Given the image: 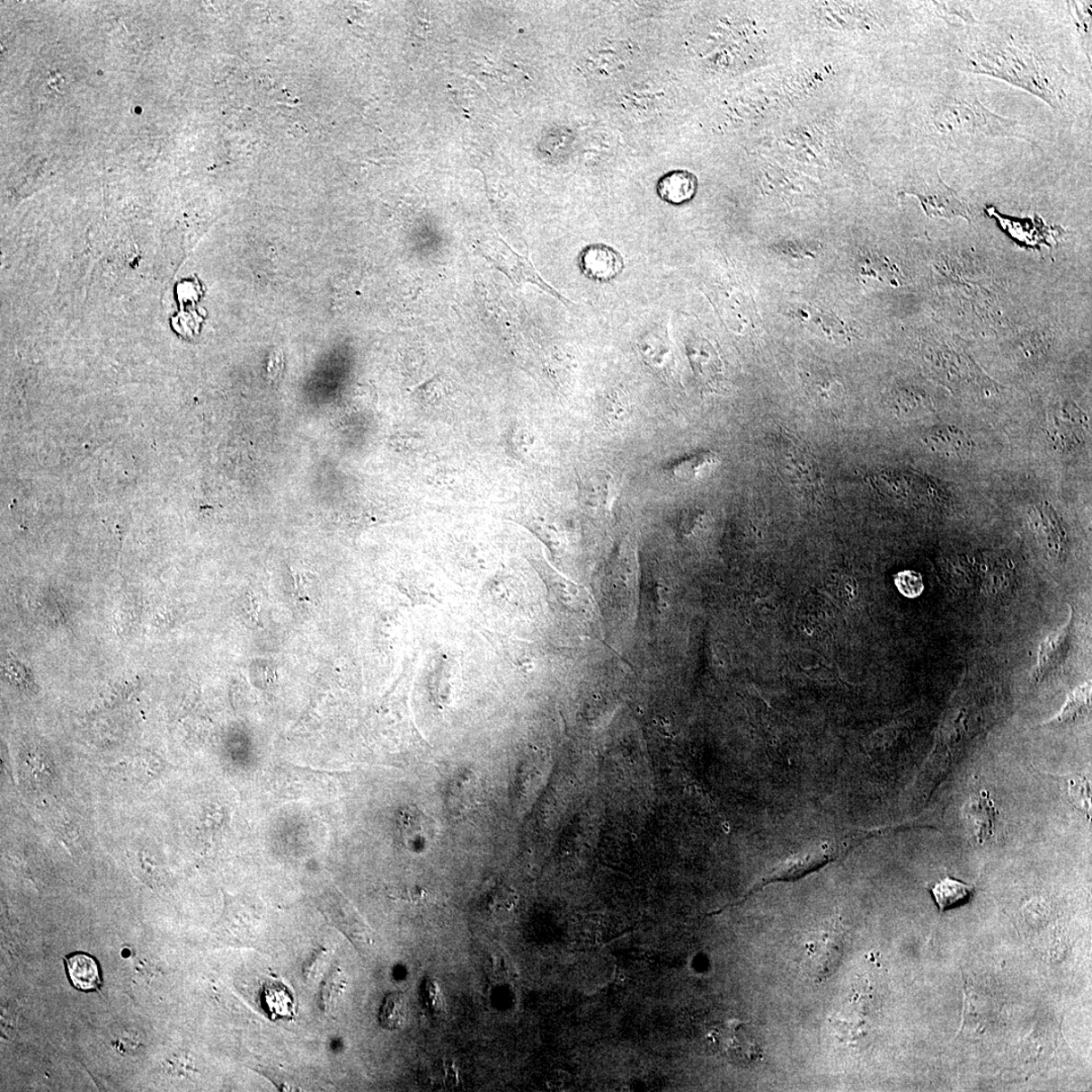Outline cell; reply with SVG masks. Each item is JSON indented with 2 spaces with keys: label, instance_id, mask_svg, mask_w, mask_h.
Segmentation results:
<instances>
[{
  "label": "cell",
  "instance_id": "27",
  "mask_svg": "<svg viewBox=\"0 0 1092 1092\" xmlns=\"http://www.w3.org/2000/svg\"><path fill=\"white\" fill-rule=\"evenodd\" d=\"M895 586L906 598H918L924 592V581L920 574L913 571L898 573L894 577Z\"/></svg>",
  "mask_w": 1092,
  "mask_h": 1092
},
{
  "label": "cell",
  "instance_id": "2",
  "mask_svg": "<svg viewBox=\"0 0 1092 1092\" xmlns=\"http://www.w3.org/2000/svg\"><path fill=\"white\" fill-rule=\"evenodd\" d=\"M922 127L934 149L952 153L976 150L986 142L1000 139L1034 143L1023 124L986 108L972 81L954 70L933 81Z\"/></svg>",
  "mask_w": 1092,
  "mask_h": 1092
},
{
  "label": "cell",
  "instance_id": "11",
  "mask_svg": "<svg viewBox=\"0 0 1092 1092\" xmlns=\"http://www.w3.org/2000/svg\"><path fill=\"white\" fill-rule=\"evenodd\" d=\"M925 441L933 451L950 457H966L974 448L973 441L965 432L951 426L933 429Z\"/></svg>",
  "mask_w": 1092,
  "mask_h": 1092
},
{
  "label": "cell",
  "instance_id": "13",
  "mask_svg": "<svg viewBox=\"0 0 1092 1092\" xmlns=\"http://www.w3.org/2000/svg\"><path fill=\"white\" fill-rule=\"evenodd\" d=\"M617 482L609 473H590L582 483V497L587 504L594 509H610L617 499Z\"/></svg>",
  "mask_w": 1092,
  "mask_h": 1092
},
{
  "label": "cell",
  "instance_id": "21",
  "mask_svg": "<svg viewBox=\"0 0 1092 1092\" xmlns=\"http://www.w3.org/2000/svg\"><path fill=\"white\" fill-rule=\"evenodd\" d=\"M1068 10L1071 15L1073 26L1076 34L1080 39L1082 51L1086 54L1087 58L1091 63V2H1068Z\"/></svg>",
  "mask_w": 1092,
  "mask_h": 1092
},
{
  "label": "cell",
  "instance_id": "26",
  "mask_svg": "<svg viewBox=\"0 0 1092 1092\" xmlns=\"http://www.w3.org/2000/svg\"><path fill=\"white\" fill-rule=\"evenodd\" d=\"M507 442L510 450L515 453L518 457L525 458L529 457L533 452L536 439H534V436L528 429L517 426L512 428L511 431L509 432Z\"/></svg>",
  "mask_w": 1092,
  "mask_h": 1092
},
{
  "label": "cell",
  "instance_id": "19",
  "mask_svg": "<svg viewBox=\"0 0 1092 1092\" xmlns=\"http://www.w3.org/2000/svg\"><path fill=\"white\" fill-rule=\"evenodd\" d=\"M936 902L941 912L968 901L972 887L946 877L932 888Z\"/></svg>",
  "mask_w": 1092,
  "mask_h": 1092
},
{
  "label": "cell",
  "instance_id": "3",
  "mask_svg": "<svg viewBox=\"0 0 1092 1092\" xmlns=\"http://www.w3.org/2000/svg\"><path fill=\"white\" fill-rule=\"evenodd\" d=\"M910 193L920 200L922 208L929 218L951 220V218L960 217L971 222L972 215H971L968 206L943 182L934 162Z\"/></svg>",
  "mask_w": 1092,
  "mask_h": 1092
},
{
  "label": "cell",
  "instance_id": "18",
  "mask_svg": "<svg viewBox=\"0 0 1092 1092\" xmlns=\"http://www.w3.org/2000/svg\"><path fill=\"white\" fill-rule=\"evenodd\" d=\"M717 459L710 453H702L677 461L670 465L668 471L675 479L679 481H693L706 475L715 466Z\"/></svg>",
  "mask_w": 1092,
  "mask_h": 1092
},
{
  "label": "cell",
  "instance_id": "20",
  "mask_svg": "<svg viewBox=\"0 0 1092 1092\" xmlns=\"http://www.w3.org/2000/svg\"><path fill=\"white\" fill-rule=\"evenodd\" d=\"M263 1007L275 1017L295 1016L294 999L286 986L280 983L265 984L262 991Z\"/></svg>",
  "mask_w": 1092,
  "mask_h": 1092
},
{
  "label": "cell",
  "instance_id": "1",
  "mask_svg": "<svg viewBox=\"0 0 1092 1092\" xmlns=\"http://www.w3.org/2000/svg\"><path fill=\"white\" fill-rule=\"evenodd\" d=\"M961 29L949 57L952 70L1021 88L1067 121L1078 119L1086 108V88L1066 67L1056 45L1007 21L977 19Z\"/></svg>",
  "mask_w": 1092,
  "mask_h": 1092
},
{
  "label": "cell",
  "instance_id": "4",
  "mask_svg": "<svg viewBox=\"0 0 1092 1092\" xmlns=\"http://www.w3.org/2000/svg\"><path fill=\"white\" fill-rule=\"evenodd\" d=\"M480 253L492 263L495 269L507 275L514 286L532 283L546 293L552 295L564 305L572 304L568 298L562 296L553 287H550L540 277L528 256L519 255L501 239L499 244L479 248Z\"/></svg>",
  "mask_w": 1092,
  "mask_h": 1092
},
{
  "label": "cell",
  "instance_id": "5",
  "mask_svg": "<svg viewBox=\"0 0 1092 1092\" xmlns=\"http://www.w3.org/2000/svg\"><path fill=\"white\" fill-rule=\"evenodd\" d=\"M1047 428L1050 440L1057 449L1071 451L1086 439L1088 418L1073 404H1064L1052 413Z\"/></svg>",
  "mask_w": 1092,
  "mask_h": 1092
},
{
  "label": "cell",
  "instance_id": "12",
  "mask_svg": "<svg viewBox=\"0 0 1092 1092\" xmlns=\"http://www.w3.org/2000/svg\"><path fill=\"white\" fill-rule=\"evenodd\" d=\"M639 351L644 361L658 372H668L674 366L673 350L666 331L655 330L646 332L639 340Z\"/></svg>",
  "mask_w": 1092,
  "mask_h": 1092
},
{
  "label": "cell",
  "instance_id": "9",
  "mask_svg": "<svg viewBox=\"0 0 1092 1092\" xmlns=\"http://www.w3.org/2000/svg\"><path fill=\"white\" fill-rule=\"evenodd\" d=\"M843 956V943L838 933H824L812 943L808 951V969L817 978H827L836 970Z\"/></svg>",
  "mask_w": 1092,
  "mask_h": 1092
},
{
  "label": "cell",
  "instance_id": "23",
  "mask_svg": "<svg viewBox=\"0 0 1092 1092\" xmlns=\"http://www.w3.org/2000/svg\"><path fill=\"white\" fill-rule=\"evenodd\" d=\"M687 354L696 374L702 378H711L718 374V363L710 346L698 342L687 344Z\"/></svg>",
  "mask_w": 1092,
  "mask_h": 1092
},
{
  "label": "cell",
  "instance_id": "10",
  "mask_svg": "<svg viewBox=\"0 0 1092 1092\" xmlns=\"http://www.w3.org/2000/svg\"><path fill=\"white\" fill-rule=\"evenodd\" d=\"M698 190V180L688 170L677 169L663 174L655 191L659 198L669 205L681 206L694 199Z\"/></svg>",
  "mask_w": 1092,
  "mask_h": 1092
},
{
  "label": "cell",
  "instance_id": "25",
  "mask_svg": "<svg viewBox=\"0 0 1092 1092\" xmlns=\"http://www.w3.org/2000/svg\"><path fill=\"white\" fill-rule=\"evenodd\" d=\"M1090 700V686L1084 685L1073 691L1065 707L1059 715L1058 722L1065 723L1079 717L1081 712L1088 707Z\"/></svg>",
  "mask_w": 1092,
  "mask_h": 1092
},
{
  "label": "cell",
  "instance_id": "22",
  "mask_svg": "<svg viewBox=\"0 0 1092 1092\" xmlns=\"http://www.w3.org/2000/svg\"><path fill=\"white\" fill-rule=\"evenodd\" d=\"M481 786L476 779L468 775L460 776L449 791L450 803L453 811L466 812L469 808L479 803Z\"/></svg>",
  "mask_w": 1092,
  "mask_h": 1092
},
{
  "label": "cell",
  "instance_id": "16",
  "mask_svg": "<svg viewBox=\"0 0 1092 1092\" xmlns=\"http://www.w3.org/2000/svg\"><path fill=\"white\" fill-rule=\"evenodd\" d=\"M406 995L400 992L388 994L378 1014V1021L388 1031L401 1030L407 1025L410 1008Z\"/></svg>",
  "mask_w": 1092,
  "mask_h": 1092
},
{
  "label": "cell",
  "instance_id": "15",
  "mask_svg": "<svg viewBox=\"0 0 1092 1092\" xmlns=\"http://www.w3.org/2000/svg\"><path fill=\"white\" fill-rule=\"evenodd\" d=\"M1070 625L1059 633L1051 635L1045 643L1041 645L1039 653V665L1037 671L1038 677L1047 674L1052 669L1058 666V662L1064 659L1068 646H1070Z\"/></svg>",
  "mask_w": 1092,
  "mask_h": 1092
},
{
  "label": "cell",
  "instance_id": "14",
  "mask_svg": "<svg viewBox=\"0 0 1092 1092\" xmlns=\"http://www.w3.org/2000/svg\"><path fill=\"white\" fill-rule=\"evenodd\" d=\"M1033 517L1037 519L1051 553L1062 555L1066 550L1065 531L1054 509L1047 503L1038 505L1034 509Z\"/></svg>",
  "mask_w": 1092,
  "mask_h": 1092
},
{
  "label": "cell",
  "instance_id": "17",
  "mask_svg": "<svg viewBox=\"0 0 1092 1092\" xmlns=\"http://www.w3.org/2000/svg\"><path fill=\"white\" fill-rule=\"evenodd\" d=\"M71 981L78 990H96L101 984L99 968L95 961L84 954H76L67 960Z\"/></svg>",
  "mask_w": 1092,
  "mask_h": 1092
},
{
  "label": "cell",
  "instance_id": "8",
  "mask_svg": "<svg viewBox=\"0 0 1092 1092\" xmlns=\"http://www.w3.org/2000/svg\"><path fill=\"white\" fill-rule=\"evenodd\" d=\"M998 814L990 793L982 791L968 800L963 815L968 831L977 844L982 845L992 838Z\"/></svg>",
  "mask_w": 1092,
  "mask_h": 1092
},
{
  "label": "cell",
  "instance_id": "6",
  "mask_svg": "<svg viewBox=\"0 0 1092 1092\" xmlns=\"http://www.w3.org/2000/svg\"><path fill=\"white\" fill-rule=\"evenodd\" d=\"M579 266L587 279L597 282H609L619 277L625 270V259L617 249L596 243L581 251Z\"/></svg>",
  "mask_w": 1092,
  "mask_h": 1092
},
{
  "label": "cell",
  "instance_id": "7",
  "mask_svg": "<svg viewBox=\"0 0 1092 1092\" xmlns=\"http://www.w3.org/2000/svg\"><path fill=\"white\" fill-rule=\"evenodd\" d=\"M862 840L863 839L860 838L852 839L848 841V844L839 843L827 848H821L819 851L808 853L803 857H799V859L789 862L785 867L775 871L762 882V884H768L774 881H789L803 876L807 873L822 867V866L828 864L830 861L837 859L839 855L844 854L848 847L853 848V844L860 843Z\"/></svg>",
  "mask_w": 1092,
  "mask_h": 1092
},
{
  "label": "cell",
  "instance_id": "24",
  "mask_svg": "<svg viewBox=\"0 0 1092 1092\" xmlns=\"http://www.w3.org/2000/svg\"><path fill=\"white\" fill-rule=\"evenodd\" d=\"M401 830L409 841H421L427 838L428 820L418 809H407L402 813Z\"/></svg>",
  "mask_w": 1092,
  "mask_h": 1092
}]
</instances>
